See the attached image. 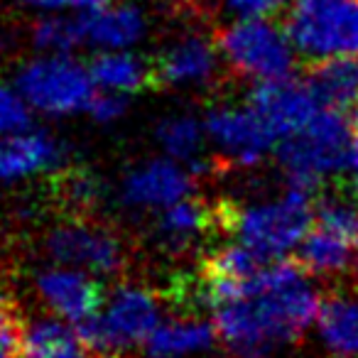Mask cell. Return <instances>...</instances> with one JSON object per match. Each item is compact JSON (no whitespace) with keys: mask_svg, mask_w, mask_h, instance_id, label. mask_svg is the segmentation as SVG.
Masks as SVG:
<instances>
[{"mask_svg":"<svg viewBox=\"0 0 358 358\" xmlns=\"http://www.w3.org/2000/svg\"><path fill=\"white\" fill-rule=\"evenodd\" d=\"M319 297L297 260H273L214 307L219 338L241 358H265L297 341L319 317Z\"/></svg>","mask_w":358,"mask_h":358,"instance_id":"cell-1","label":"cell"},{"mask_svg":"<svg viewBox=\"0 0 358 358\" xmlns=\"http://www.w3.org/2000/svg\"><path fill=\"white\" fill-rule=\"evenodd\" d=\"M351 145V125L343 110L319 108L299 133L278 145V159L289 187L312 194L329 174L348 167Z\"/></svg>","mask_w":358,"mask_h":358,"instance_id":"cell-2","label":"cell"},{"mask_svg":"<svg viewBox=\"0 0 358 358\" xmlns=\"http://www.w3.org/2000/svg\"><path fill=\"white\" fill-rule=\"evenodd\" d=\"M314 206L312 194L304 189H289L280 199L248 209L219 204L221 231L236 234L241 243L250 245L265 258L278 260L302 243L314 224Z\"/></svg>","mask_w":358,"mask_h":358,"instance_id":"cell-3","label":"cell"},{"mask_svg":"<svg viewBox=\"0 0 358 358\" xmlns=\"http://www.w3.org/2000/svg\"><path fill=\"white\" fill-rule=\"evenodd\" d=\"M285 32L309 62L353 55L358 52V0H297Z\"/></svg>","mask_w":358,"mask_h":358,"instance_id":"cell-4","label":"cell"},{"mask_svg":"<svg viewBox=\"0 0 358 358\" xmlns=\"http://www.w3.org/2000/svg\"><path fill=\"white\" fill-rule=\"evenodd\" d=\"M216 50L231 69L258 81L287 79L294 64L292 42L285 27L265 17H243L216 37Z\"/></svg>","mask_w":358,"mask_h":358,"instance_id":"cell-5","label":"cell"},{"mask_svg":"<svg viewBox=\"0 0 358 358\" xmlns=\"http://www.w3.org/2000/svg\"><path fill=\"white\" fill-rule=\"evenodd\" d=\"M94 84L91 71L64 55L35 59L17 74V91L22 99L50 115L89 110L96 96Z\"/></svg>","mask_w":358,"mask_h":358,"instance_id":"cell-6","label":"cell"},{"mask_svg":"<svg viewBox=\"0 0 358 358\" xmlns=\"http://www.w3.org/2000/svg\"><path fill=\"white\" fill-rule=\"evenodd\" d=\"M45 250L50 260L64 268L96 275H115L125 268L128 253L113 231L86 219H71L47 234Z\"/></svg>","mask_w":358,"mask_h":358,"instance_id":"cell-7","label":"cell"},{"mask_svg":"<svg viewBox=\"0 0 358 358\" xmlns=\"http://www.w3.org/2000/svg\"><path fill=\"white\" fill-rule=\"evenodd\" d=\"M206 133L226 157L238 159L241 164H255L278 145V135L253 106L214 108L206 118Z\"/></svg>","mask_w":358,"mask_h":358,"instance_id":"cell-8","label":"cell"},{"mask_svg":"<svg viewBox=\"0 0 358 358\" xmlns=\"http://www.w3.org/2000/svg\"><path fill=\"white\" fill-rule=\"evenodd\" d=\"M248 106H253L263 115L265 123L278 135V140L299 133L319 110L317 99L307 89V84L289 79V76L287 79L260 81L258 86H253L248 96Z\"/></svg>","mask_w":358,"mask_h":358,"instance_id":"cell-9","label":"cell"},{"mask_svg":"<svg viewBox=\"0 0 358 358\" xmlns=\"http://www.w3.org/2000/svg\"><path fill=\"white\" fill-rule=\"evenodd\" d=\"M37 292L47 307L59 317L79 324L101 312L106 302V287L74 268H52L37 275Z\"/></svg>","mask_w":358,"mask_h":358,"instance_id":"cell-10","label":"cell"},{"mask_svg":"<svg viewBox=\"0 0 358 358\" xmlns=\"http://www.w3.org/2000/svg\"><path fill=\"white\" fill-rule=\"evenodd\" d=\"M194 189V179L177 159H152L133 169L123 182V201L138 209H164Z\"/></svg>","mask_w":358,"mask_h":358,"instance_id":"cell-11","label":"cell"},{"mask_svg":"<svg viewBox=\"0 0 358 358\" xmlns=\"http://www.w3.org/2000/svg\"><path fill=\"white\" fill-rule=\"evenodd\" d=\"M159 299L145 287H118L108 299L103 322L118 351L145 343L159 327Z\"/></svg>","mask_w":358,"mask_h":358,"instance_id":"cell-12","label":"cell"},{"mask_svg":"<svg viewBox=\"0 0 358 358\" xmlns=\"http://www.w3.org/2000/svg\"><path fill=\"white\" fill-rule=\"evenodd\" d=\"M211 231H221L219 204L209 206L187 196V199L164 206L155 224V238L167 255H182Z\"/></svg>","mask_w":358,"mask_h":358,"instance_id":"cell-13","label":"cell"},{"mask_svg":"<svg viewBox=\"0 0 358 358\" xmlns=\"http://www.w3.org/2000/svg\"><path fill=\"white\" fill-rule=\"evenodd\" d=\"M62 162V145L42 130L0 133V179H17Z\"/></svg>","mask_w":358,"mask_h":358,"instance_id":"cell-14","label":"cell"},{"mask_svg":"<svg viewBox=\"0 0 358 358\" xmlns=\"http://www.w3.org/2000/svg\"><path fill=\"white\" fill-rule=\"evenodd\" d=\"M304 84L317 99L319 108H351L358 99V59L351 55H336L312 62L304 74Z\"/></svg>","mask_w":358,"mask_h":358,"instance_id":"cell-15","label":"cell"},{"mask_svg":"<svg viewBox=\"0 0 358 358\" xmlns=\"http://www.w3.org/2000/svg\"><path fill=\"white\" fill-rule=\"evenodd\" d=\"M216 71V52L201 37H187L177 45L167 47L152 62L155 84L179 86V84H201L211 79Z\"/></svg>","mask_w":358,"mask_h":358,"instance_id":"cell-16","label":"cell"},{"mask_svg":"<svg viewBox=\"0 0 358 358\" xmlns=\"http://www.w3.org/2000/svg\"><path fill=\"white\" fill-rule=\"evenodd\" d=\"M294 260L307 275L346 273L358 263V243L331 229L312 224L302 243L297 245Z\"/></svg>","mask_w":358,"mask_h":358,"instance_id":"cell-17","label":"cell"},{"mask_svg":"<svg viewBox=\"0 0 358 358\" xmlns=\"http://www.w3.org/2000/svg\"><path fill=\"white\" fill-rule=\"evenodd\" d=\"M79 20L84 45L125 50L143 35V15L133 6H106L99 10H86Z\"/></svg>","mask_w":358,"mask_h":358,"instance_id":"cell-18","label":"cell"},{"mask_svg":"<svg viewBox=\"0 0 358 358\" xmlns=\"http://www.w3.org/2000/svg\"><path fill=\"white\" fill-rule=\"evenodd\" d=\"M216 336L219 334L214 324L196 317H179L159 324L152 336L145 341V351L150 358H179L211 348Z\"/></svg>","mask_w":358,"mask_h":358,"instance_id":"cell-19","label":"cell"},{"mask_svg":"<svg viewBox=\"0 0 358 358\" xmlns=\"http://www.w3.org/2000/svg\"><path fill=\"white\" fill-rule=\"evenodd\" d=\"M319 331L338 358L358 356V297L334 294L319 309Z\"/></svg>","mask_w":358,"mask_h":358,"instance_id":"cell-20","label":"cell"},{"mask_svg":"<svg viewBox=\"0 0 358 358\" xmlns=\"http://www.w3.org/2000/svg\"><path fill=\"white\" fill-rule=\"evenodd\" d=\"M89 71L96 84H101L103 89L110 91H120V94H133V91H143L150 84H155L152 62L145 64L138 57L125 55V52L99 55L91 62Z\"/></svg>","mask_w":358,"mask_h":358,"instance_id":"cell-21","label":"cell"},{"mask_svg":"<svg viewBox=\"0 0 358 358\" xmlns=\"http://www.w3.org/2000/svg\"><path fill=\"white\" fill-rule=\"evenodd\" d=\"M76 327H66L57 319H42L27 329L25 358H81L86 356Z\"/></svg>","mask_w":358,"mask_h":358,"instance_id":"cell-22","label":"cell"},{"mask_svg":"<svg viewBox=\"0 0 358 358\" xmlns=\"http://www.w3.org/2000/svg\"><path fill=\"white\" fill-rule=\"evenodd\" d=\"M157 140L164 152L177 162H189L192 167H201L196 159L204 148V128L199 120L189 115H172L157 125Z\"/></svg>","mask_w":358,"mask_h":358,"instance_id":"cell-23","label":"cell"},{"mask_svg":"<svg viewBox=\"0 0 358 358\" xmlns=\"http://www.w3.org/2000/svg\"><path fill=\"white\" fill-rule=\"evenodd\" d=\"M32 40L40 50L57 52V55H64V52L76 50L79 45H84L79 30V20H66V17H45L32 27Z\"/></svg>","mask_w":358,"mask_h":358,"instance_id":"cell-24","label":"cell"},{"mask_svg":"<svg viewBox=\"0 0 358 358\" xmlns=\"http://www.w3.org/2000/svg\"><path fill=\"white\" fill-rule=\"evenodd\" d=\"M27 327L13 302L0 294V358H25Z\"/></svg>","mask_w":358,"mask_h":358,"instance_id":"cell-25","label":"cell"},{"mask_svg":"<svg viewBox=\"0 0 358 358\" xmlns=\"http://www.w3.org/2000/svg\"><path fill=\"white\" fill-rule=\"evenodd\" d=\"M30 128V110L20 91L0 86V133H17Z\"/></svg>","mask_w":358,"mask_h":358,"instance_id":"cell-26","label":"cell"},{"mask_svg":"<svg viewBox=\"0 0 358 358\" xmlns=\"http://www.w3.org/2000/svg\"><path fill=\"white\" fill-rule=\"evenodd\" d=\"M125 108H128L125 94L106 89V91H96L94 101H91V106H89V113L94 115L96 120H101V123H110V120L120 118V115L125 113Z\"/></svg>","mask_w":358,"mask_h":358,"instance_id":"cell-27","label":"cell"},{"mask_svg":"<svg viewBox=\"0 0 358 358\" xmlns=\"http://www.w3.org/2000/svg\"><path fill=\"white\" fill-rule=\"evenodd\" d=\"M285 3L287 0H229V8L241 17H265Z\"/></svg>","mask_w":358,"mask_h":358,"instance_id":"cell-28","label":"cell"},{"mask_svg":"<svg viewBox=\"0 0 358 358\" xmlns=\"http://www.w3.org/2000/svg\"><path fill=\"white\" fill-rule=\"evenodd\" d=\"M27 6H37V8H81V10H99L106 8L110 0H20Z\"/></svg>","mask_w":358,"mask_h":358,"instance_id":"cell-29","label":"cell"},{"mask_svg":"<svg viewBox=\"0 0 358 358\" xmlns=\"http://www.w3.org/2000/svg\"><path fill=\"white\" fill-rule=\"evenodd\" d=\"M348 185H351V192L353 196L358 199V128H356V138H353V145H351V157H348Z\"/></svg>","mask_w":358,"mask_h":358,"instance_id":"cell-30","label":"cell"},{"mask_svg":"<svg viewBox=\"0 0 358 358\" xmlns=\"http://www.w3.org/2000/svg\"><path fill=\"white\" fill-rule=\"evenodd\" d=\"M353 125L358 128V99H356V103H353Z\"/></svg>","mask_w":358,"mask_h":358,"instance_id":"cell-31","label":"cell"},{"mask_svg":"<svg viewBox=\"0 0 358 358\" xmlns=\"http://www.w3.org/2000/svg\"><path fill=\"white\" fill-rule=\"evenodd\" d=\"M3 42H6V37H3V35H0V47H3Z\"/></svg>","mask_w":358,"mask_h":358,"instance_id":"cell-32","label":"cell"}]
</instances>
